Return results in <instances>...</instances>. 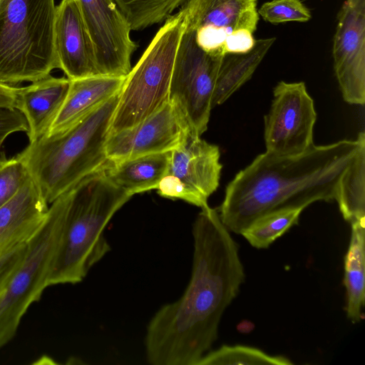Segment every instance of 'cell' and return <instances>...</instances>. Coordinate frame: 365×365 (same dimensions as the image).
Returning <instances> with one entry per match:
<instances>
[{
	"mask_svg": "<svg viewBox=\"0 0 365 365\" xmlns=\"http://www.w3.org/2000/svg\"><path fill=\"white\" fill-rule=\"evenodd\" d=\"M119 93L69 128L29 142L17 154L48 204L108 162L106 144Z\"/></svg>",
	"mask_w": 365,
	"mask_h": 365,
	"instance_id": "277c9868",
	"label": "cell"
},
{
	"mask_svg": "<svg viewBox=\"0 0 365 365\" xmlns=\"http://www.w3.org/2000/svg\"><path fill=\"white\" fill-rule=\"evenodd\" d=\"M53 41L58 69L67 78L99 75L93 45L78 0H61L56 6Z\"/></svg>",
	"mask_w": 365,
	"mask_h": 365,
	"instance_id": "5bb4252c",
	"label": "cell"
},
{
	"mask_svg": "<svg viewBox=\"0 0 365 365\" xmlns=\"http://www.w3.org/2000/svg\"><path fill=\"white\" fill-rule=\"evenodd\" d=\"M104 168L86 177L53 201L59 208L62 226L48 286L82 282L110 250L104 230L132 196L115 185Z\"/></svg>",
	"mask_w": 365,
	"mask_h": 365,
	"instance_id": "3957f363",
	"label": "cell"
},
{
	"mask_svg": "<svg viewBox=\"0 0 365 365\" xmlns=\"http://www.w3.org/2000/svg\"><path fill=\"white\" fill-rule=\"evenodd\" d=\"M258 14L270 24L305 22L311 19L309 9L300 0H272L264 3Z\"/></svg>",
	"mask_w": 365,
	"mask_h": 365,
	"instance_id": "d4e9b609",
	"label": "cell"
},
{
	"mask_svg": "<svg viewBox=\"0 0 365 365\" xmlns=\"http://www.w3.org/2000/svg\"><path fill=\"white\" fill-rule=\"evenodd\" d=\"M51 204L43 223L26 242L21 264L0 292V349L14 337L28 308L48 287L62 226L58 207L54 202Z\"/></svg>",
	"mask_w": 365,
	"mask_h": 365,
	"instance_id": "52a82bcc",
	"label": "cell"
},
{
	"mask_svg": "<svg viewBox=\"0 0 365 365\" xmlns=\"http://www.w3.org/2000/svg\"><path fill=\"white\" fill-rule=\"evenodd\" d=\"M334 68L344 100L365 103V0H346L333 38Z\"/></svg>",
	"mask_w": 365,
	"mask_h": 365,
	"instance_id": "7c38bea8",
	"label": "cell"
},
{
	"mask_svg": "<svg viewBox=\"0 0 365 365\" xmlns=\"http://www.w3.org/2000/svg\"><path fill=\"white\" fill-rule=\"evenodd\" d=\"M18 88L0 83V106L15 107Z\"/></svg>",
	"mask_w": 365,
	"mask_h": 365,
	"instance_id": "f546056e",
	"label": "cell"
},
{
	"mask_svg": "<svg viewBox=\"0 0 365 365\" xmlns=\"http://www.w3.org/2000/svg\"><path fill=\"white\" fill-rule=\"evenodd\" d=\"M157 190L158 193L163 197L180 199L201 209L209 206L208 199L177 176L169 173L162 178Z\"/></svg>",
	"mask_w": 365,
	"mask_h": 365,
	"instance_id": "4316f807",
	"label": "cell"
},
{
	"mask_svg": "<svg viewBox=\"0 0 365 365\" xmlns=\"http://www.w3.org/2000/svg\"><path fill=\"white\" fill-rule=\"evenodd\" d=\"M125 77L96 75L70 80L66 98L45 135L66 130L118 93Z\"/></svg>",
	"mask_w": 365,
	"mask_h": 365,
	"instance_id": "ac0fdd59",
	"label": "cell"
},
{
	"mask_svg": "<svg viewBox=\"0 0 365 365\" xmlns=\"http://www.w3.org/2000/svg\"><path fill=\"white\" fill-rule=\"evenodd\" d=\"M29 178L27 168L17 155L5 158L0 165V207L11 200Z\"/></svg>",
	"mask_w": 365,
	"mask_h": 365,
	"instance_id": "484cf974",
	"label": "cell"
},
{
	"mask_svg": "<svg viewBox=\"0 0 365 365\" xmlns=\"http://www.w3.org/2000/svg\"><path fill=\"white\" fill-rule=\"evenodd\" d=\"M70 80L48 76L18 88L15 108L25 117L29 142L45 135L67 95Z\"/></svg>",
	"mask_w": 365,
	"mask_h": 365,
	"instance_id": "e0dca14e",
	"label": "cell"
},
{
	"mask_svg": "<svg viewBox=\"0 0 365 365\" xmlns=\"http://www.w3.org/2000/svg\"><path fill=\"white\" fill-rule=\"evenodd\" d=\"M222 58L202 50L193 31L185 26L175 58L168 101L180 113L192 135L200 137L207 128Z\"/></svg>",
	"mask_w": 365,
	"mask_h": 365,
	"instance_id": "ba28073f",
	"label": "cell"
},
{
	"mask_svg": "<svg viewBox=\"0 0 365 365\" xmlns=\"http://www.w3.org/2000/svg\"><path fill=\"white\" fill-rule=\"evenodd\" d=\"M93 45L99 75L125 77L137 48L130 27L113 0H78Z\"/></svg>",
	"mask_w": 365,
	"mask_h": 365,
	"instance_id": "8fae6325",
	"label": "cell"
},
{
	"mask_svg": "<svg viewBox=\"0 0 365 365\" xmlns=\"http://www.w3.org/2000/svg\"><path fill=\"white\" fill-rule=\"evenodd\" d=\"M26 242L18 245L0 255V292L21 264L26 252Z\"/></svg>",
	"mask_w": 365,
	"mask_h": 365,
	"instance_id": "f1b7e54d",
	"label": "cell"
},
{
	"mask_svg": "<svg viewBox=\"0 0 365 365\" xmlns=\"http://www.w3.org/2000/svg\"><path fill=\"white\" fill-rule=\"evenodd\" d=\"M351 224V237L344 257V284L346 291V315L352 323L362 319L365 301L364 220Z\"/></svg>",
	"mask_w": 365,
	"mask_h": 365,
	"instance_id": "44dd1931",
	"label": "cell"
},
{
	"mask_svg": "<svg viewBox=\"0 0 365 365\" xmlns=\"http://www.w3.org/2000/svg\"><path fill=\"white\" fill-rule=\"evenodd\" d=\"M217 145L190 134L171 151L169 174L179 178L205 198L217 190L222 165Z\"/></svg>",
	"mask_w": 365,
	"mask_h": 365,
	"instance_id": "2e32d148",
	"label": "cell"
},
{
	"mask_svg": "<svg viewBox=\"0 0 365 365\" xmlns=\"http://www.w3.org/2000/svg\"><path fill=\"white\" fill-rule=\"evenodd\" d=\"M180 9L197 46L212 56H224L230 38L254 33L259 21L257 0H186Z\"/></svg>",
	"mask_w": 365,
	"mask_h": 365,
	"instance_id": "30bf717a",
	"label": "cell"
},
{
	"mask_svg": "<svg viewBox=\"0 0 365 365\" xmlns=\"http://www.w3.org/2000/svg\"><path fill=\"white\" fill-rule=\"evenodd\" d=\"M48 204L30 178L0 207V255L26 242L43 223Z\"/></svg>",
	"mask_w": 365,
	"mask_h": 365,
	"instance_id": "9a60e30c",
	"label": "cell"
},
{
	"mask_svg": "<svg viewBox=\"0 0 365 365\" xmlns=\"http://www.w3.org/2000/svg\"><path fill=\"white\" fill-rule=\"evenodd\" d=\"M264 116L266 152L277 155H295L313 145L317 120L314 101L304 82H279Z\"/></svg>",
	"mask_w": 365,
	"mask_h": 365,
	"instance_id": "9c48e42d",
	"label": "cell"
},
{
	"mask_svg": "<svg viewBox=\"0 0 365 365\" xmlns=\"http://www.w3.org/2000/svg\"><path fill=\"white\" fill-rule=\"evenodd\" d=\"M290 365L293 363L283 356H272L252 346L222 345L207 352L197 365Z\"/></svg>",
	"mask_w": 365,
	"mask_h": 365,
	"instance_id": "cb8c5ba5",
	"label": "cell"
},
{
	"mask_svg": "<svg viewBox=\"0 0 365 365\" xmlns=\"http://www.w3.org/2000/svg\"><path fill=\"white\" fill-rule=\"evenodd\" d=\"M170 156L169 151L108 161L105 173L115 185L133 196L158 188L162 178L169 173Z\"/></svg>",
	"mask_w": 365,
	"mask_h": 365,
	"instance_id": "d6986e66",
	"label": "cell"
},
{
	"mask_svg": "<svg viewBox=\"0 0 365 365\" xmlns=\"http://www.w3.org/2000/svg\"><path fill=\"white\" fill-rule=\"evenodd\" d=\"M303 209H286L269 213L251 224L240 235L257 249L269 247L299 222Z\"/></svg>",
	"mask_w": 365,
	"mask_h": 365,
	"instance_id": "603a6c76",
	"label": "cell"
},
{
	"mask_svg": "<svg viewBox=\"0 0 365 365\" xmlns=\"http://www.w3.org/2000/svg\"><path fill=\"white\" fill-rule=\"evenodd\" d=\"M359 143L342 175L335 200L344 219L351 223L365 218V134H358Z\"/></svg>",
	"mask_w": 365,
	"mask_h": 365,
	"instance_id": "7402d4cb",
	"label": "cell"
},
{
	"mask_svg": "<svg viewBox=\"0 0 365 365\" xmlns=\"http://www.w3.org/2000/svg\"><path fill=\"white\" fill-rule=\"evenodd\" d=\"M55 0H0V83L34 82L58 68Z\"/></svg>",
	"mask_w": 365,
	"mask_h": 365,
	"instance_id": "5b68a950",
	"label": "cell"
},
{
	"mask_svg": "<svg viewBox=\"0 0 365 365\" xmlns=\"http://www.w3.org/2000/svg\"><path fill=\"white\" fill-rule=\"evenodd\" d=\"M29 127L24 115L15 107L0 106V165L6 158L1 153L6 138L16 132L28 133Z\"/></svg>",
	"mask_w": 365,
	"mask_h": 365,
	"instance_id": "83f0119b",
	"label": "cell"
},
{
	"mask_svg": "<svg viewBox=\"0 0 365 365\" xmlns=\"http://www.w3.org/2000/svg\"><path fill=\"white\" fill-rule=\"evenodd\" d=\"M359 143L342 140L314 144L302 153L257 155L225 189L218 213L230 232H241L259 218L286 209L335 200L340 179Z\"/></svg>",
	"mask_w": 365,
	"mask_h": 365,
	"instance_id": "7a4b0ae2",
	"label": "cell"
},
{
	"mask_svg": "<svg viewBox=\"0 0 365 365\" xmlns=\"http://www.w3.org/2000/svg\"><path fill=\"white\" fill-rule=\"evenodd\" d=\"M191 277L182 296L153 316L145 336L152 365H197L217 339L221 318L245 279L239 246L218 211L202 208L192 230Z\"/></svg>",
	"mask_w": 365,
	"mask_h": 365,
	"instance_id": "6da1fadb",
	"label": "cell"
},
{
	"mask_svg": "<svg viewBox=\"0 0 365 365\" xmlns=\"http://www.w3.org/2000/svg\"><path fill=\"white\" fill-rule=\"evenodd\" d=\"M164 21L125 78L109 135L135 126L168 101L175 58L185 28L184 14L179 9Z\"/></svg>",
	"mask_w": 365,
	"mask_h": 365,
	"instance_id": "8992f818",
	"label": "cell"
},
{
	"mask_svg": "<svg viewBox=\"0 0 365 365\" xmlns=\"http://www.w3.org/2000/svg\"><path fill=\"white\" fill-rule=\"evenodd\" d=\"M274 41L273 37L256 40L250 51L223 56L212 96V108L223 103L252 77Z\"/></svg>",
	"mask_w": 365,
	"mask_h": 365,
	"instance_id": "ffe728a7",
	"label": "cell"
},
{
	"mask_svg": "<svg viewBox=\"0 0 365 365\" xmlns=\"http://www.w3.org/2000/svg\"><path fill=\"white\" fill-rule=\"evenodd\" d=\"M188 126L169 101L134 127L109 135L106 144L108 161L172 151L189 135Z\"/></svg>",
	"mask_w": 365,
	"mask_h": 365,
	"instance_id": "4fadbf2b",
	"label": "cell"
}]
</instances>
